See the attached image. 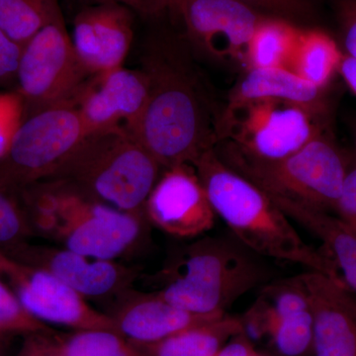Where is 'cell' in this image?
<instances>
[{"instance_id":"cell-8","label":"cell","mask_w":356,"mask_h":356,"mask_svg":"<svg viewBox=\"0 0 356 356\" xmlns=\"http://www.w3.org/2000/svg\"><path fill=\"white\" fill-rule=\"evenodd\" d=\"M86 137L72 102L27 117L0 159V187L17 194L28 185L50 179Z\"/></svg>"},{"instance_id":"cell-3","label":"cell","mask_w":356,"mask_h":356,"mask_svg":"<svg viewBox=\"0 0 356 356\" xmlns=\"http://www.w3.org/2000/svg\"><path fill=\"white\" fill-rule=\"evenodd\" d=\"M233 235L204 236L172 248L152 280L154 293L200 315H222L254 288L270 282L273 270Z\"/></svg>"},{"instance_id":"cell-29","label":"cell","mask_w":356,"mask_h":356,"mask_svg":"<svg viewBox=\"0 0 356 356\" xmlns=\"http://www.w3.org/2000/svg\"><path fill=\"white\" fill-rule=\"evenodd\" d=\"M266 17L284 20L300 28H309L316 18L313 0H240Z\"/></svg>"},{"instance_id":"cell-2","label":"cell","mask_w":356,"mask_h":356,"mask_svg":"<svg viewBox=\"0 0 356 356\" xmlns=\"http://www.w3.org/2000/svg\"><path fill=\"white\" fill-rule=\"evenodd\" d=\"M193 166L217 216L248 250L264 259L298 264L343 282L331 257L303 241L273 199L222 163L214 149Z\"/></svg>"},{"instance_id":"cell-15","label":"cell","mask_w":356,"mask_h":356,"mask_svg":"<svg viewBox=\"0 0 356 356\" xmlns=\"http://www.w3.org/2000/svg\"><path fill=\"white\" fill-rule=\"evenodd\" d=\"M134 39V11L122 4L81 6L74 19L72 44L89 76L123 67Z\"/></svg>"},{"instance_id":"cell-13","label":"cell","mask_w":356,"mask_h":356,"mask_svg":"<svg viewBox=\"0 0 356 356\" xmlns=\"http://www.w3.org/2000/svg\"><path fill=\"white\" fill-rule=\"evenodd\" d=\"M91 76L72 100L86 135L114 131L133 135L149 98L146 74L120 67Z\"/></svg>"},{"instance_id":"cell-41","label":"cell","mask_w":356,"mask_h":356,"mask_svg":"<svg viewBox=\"0 0 356 356\" xmlns=\"http://www.w3.org/2000/svg\"><path fill=\"white\" fill-rule=\"evenodd\" d=\"M355 158L356 159V126L355 128Z\"/></svg>"},{"instance_id":"cell-12","label":"cell","mask_w":356,"mask_h":356,"mask_svg":"<svg viewBox=\"0 0 356 356\" xmlns=\"http://www.w3.org/2000/svg\"><path fill=\"white\" fill-rule=\"evenodd\" d=\"M0 250L17 261L51 273L86 300L115 301L132 289L138 278V271L133 267L58 245L49 247L26 242Z\"/></svg>"},{"instance_id":"cell-24","label":"cell","mask_w":356,"mask_h":356,"mask_svg":"<svg viewBox=\"0 0 356 356\" xmlns=\"http://www.w3.org/2000/svg\"><path fill=\"white\" fill-rule=\"evenodd\" d=\"M47 339L58 356H140L137 346L111 330H72L48 332Z\"/></svg>"},{"instance_id":"cell-20","label":"cell","mask_w":356,"mask_h":356,"mask_svg":"<svg viewBox=\"0 0 356 356\" xmlns=\"http://www.w3.org/2000/svg\"><path fill=\"white\" fill-rule=\"evenodd\" d=\"M243 331L242 318L226 314L156 343H133L140 356H216L232 337Z\"/></svg>"},{"instance_id":"cell-10","label":"cell","mask_w":356,"mask_h":356,"mask_svg":"<svg viewBox=\"0 0 356 356\" xmlns=\"http://www.w3.org/2000/svg\"><path fill=\"white\" fill-rule=\"evenodd\" d=\"M0 280L20 305L43 324L72 330H111L113 320L96 310L81 294L43 269L13 259L0 250Z\"/></svg>"},{"instance_id":"cell-31","label":"cell","mask_w":356,"mask_h":356,"mask_svg":"<svg viewBox=\"0 0 356 356\" xmlns=\"http://www.w3.org/2000/svg\"><path fill=\"white\" fill-rule=\"evenodd\" d=\"M23 46L0 29V86H16Z\"/></svg>"},{"instance_id":"cell-30","label":"cell","mask_w":356,"mask_h":356,"mask_svg":"<svg viewBox=\"0 0 356 356\" xmlns=\"http://www.w3.org/2000/svg\"><path fill=\"white\" fill-rule=\"evenodd\" d=\"M24 119V104L17 91L13 89L0 92V159L8 152Z\"/></svg>"},{"instance_id":"cell-18","label":"cell","mask_w":356,"mask_h":356,"mask_svg":"<svg viewBox=\"0 0 356 356\" xmlns=\"http://www.w3.org/2000/svg\"><path fill=\"white\" fill-rule=\"evenodd\" d=\"M270 198L291 221L298 222L317 236L324 245L325 254L341 271L344 284L356 294L355 234L331 213L311 209L285 199Z\"/></svg>"},{"instance_id":"cell-35","label":"cell","mask_w":356,"mask_h":356,"mask_svg":"<svg viewBox=\"0 0 356 356\" xmlns=\"http://www.w3.org/2000/svg\"><path fill=\"white\" fill-rule=\"evenodd\" d=\"M216 356H268L259 353L254 348V343L250 341V337L245 331L240 332L236 336L225 344L224 348L219 351Z\"/></svg>"},{"instance_id":"cell-7","label":"cell","mask_w":356,"mask_h":356,"mask_svg":"<svg viewBox=\"0 0 356 356\" xmlns=\"http://www.w3.org/2000/svg\"><path fill=\"white\" fill-rule=\"evenodd\" d=\"M325 112L274 98L227 102L217 126L218 143L259 161L296 153L325 132Z\"/></svg>"},{"instance_id":"cell-21","label":"cell","mask_w":356,"mask_h":356,"mask_svg":"<svg viewBox=\"0 0 356 356\" xmlns=\"http://www.w3.org/2000/svg\"><path fill=\"white\" fill-rule=\"evenodd\" d=\"M311 309L310 297L301 274L270 281L261 288L259 297L242 318L245 332L267 336L281 318Z\"/></svg>"},{"instance_id":"cell-32","label":"cell","mask_w":356,"mask_h":356,"mask_svg":"<svg viewBox=\"0 0 356 356\" xmlns=\"http://www.w3.org/2000/svg\"><path fill=\"white\" fill-rule=\"evenodd\" d=\"M79 6L90 4L114 3L122 4L130 8L134 13L140 14L146 18H159L166 13H175L178 0H72Z\"/></svg>"},{"instance_id":"cell-23","label":"cell","mask_w":356,"mask_h":356,"mask_svg":"<svg viewBox=\"0 0 356 356\" xmlns=\"http://www.w3.org/2000/svg\"><path fill=\"white\" fill-rule=\"evenodd\" d=\"M302 29L284 20L264 17L248 43L245 70H288Z\"/></svg>"},{"instance_id":"cell-16","label":"cell","mask_w":356,"mask_h":356,"mask_svg":"<svg viewBox=\"0 0 356 356\" xmlns=\"http://www.w3.org/2000/svg\"><path fill=\"white\" fill-rule=\"evenodd\" d=\"M116 332L131 343H156L178 332L226 315H200L172 305L156 293L133 289L114 301L111 312Z\"/></svg>"},{"instance_id":"cell-1","label":"cell","mask_w":356,"mask_h":356,"mask_svg":"<svg viewBox=\"0 0 356 356\" xmlns=\"http://www.w3.org/2000/svg\"><path fill=\"white\" fill-rule=\"evenodd\" d=\"M185 47L177 37H158L147 49L142 70L149 98L133 135L163 170L194 165L218 142L222 108Z\"/></svg>"},{"instance_id":"cell-25","label":"cell","mask_w":356,"mask_h":356,"mask_svg":"<svg viewBox=\"0 0 356 356\" xmlns=\"http://www.w3.org/2000/svg\"><path fill=\"white\" fill-rule=\"evenodd\" d=\"M60 13V0H0V29L24 46Z\"/></svg>"},{"instance_id":"cell-36","label":"cell","mask_w":356,"mask_h":356,"mask_svg":"<svg viewBox=\"0 0 356 356\" xmlns=\"http://www.w3.org/2000/svg\"><path fill=\"white\" fill-rule=\"evenodd\" d=\"M47 334L48 332L24 337L18 356H58L51 348Z\"/></svg>"},{"instance_id":"cell-19","label":"cell","mask_w":356,"mask_h":356,"mask_svg":"<svg viewBox=\"0 0 356 356\" xmlns=\"http://www.w3.org/2000/svg\"><path fill=\"white\" fill-rule=\"evenodd\" d=\"M274 98L325 112V89L287 69H250L229 91L228 102Z\"/></svg>"},{"instance_id":"cell-39","label":"cell","mask_w":356,"mask_h":356,"mask_svg":"<svg viewBox=\"0 0 356 356\" xmlns=\"http://www.w3.org/2000/svg\"><path fill=\"white\" fill-rule=\"evenodd\" d=\"M4 346H3V344H0V356H6V355H4V353H3Z\"/></svg>"},{"instance_id":"cell-17","label":"cell","mask_w":356,"mask_h":356,"mask_svg":"<svg viewBox=\"0 0 356 356\" xmlns=\"http://www.w3.org/2000/svg\"><path fill=\"white\" fill-rule=\"evenodd\" d=\"M313 314L315 356H356V322L341 303L337 282L314 271L302 273Z\"/></svg>"},{"instance_id":"cell-28","label":"cell","mask_w":356,"mask_h":356,"mask_svg":"<svg viewBox=\"0 0 356 356\" xmlns=\"http://www.w3.org/2000/svg\"><path fill=\"white\" fill-rule=\"evenodd\" d=\"M34 236L17 194L0 187V248L16 247Z\"/></svg>"},{"instance_id":"cell-5","label":"cell","mask_w":356,"mask_h":356,"mask_svg":"<svg viewBox=\"0 0 356 356\" xmlns=\"http://www.w3.org/2000/svg\"><path fill=\"white\" fill-rule=\"evenodd\" d=\"M163 172L135 136L114 131L88 136L50 179L63 180L112 207L146 217L145 204Z\"/></svg>"},{"instance_id":"cell-34","label":"cell","mask_w":356,"mask_h":356,"mask_svg":"<svg viewBox=\"0 0 356 356\" xmlns=\"http://www.w3.org/2000/svg\"><path fill=\"white\" fill-rule=\"evenodd\" d=\"M337 17L346 55L356 58V1L339 0Z\"/></svg>"},{"instance_id":"cell-9","label":"cell","mask_w":356,"mask_h":356,"mask_svg":"<svg viewBox=\"0 0 356 356\" xmlns=\"http://www.w3.org/2000/svg\"><path fill=\"white\" fill-rule=\"evenodd\" d=\"M88 76L58 13L23 46L14 89L22 98L25 118L72 102Z\"/></svg>"},{"instance_id":"cell-11","label":"cell","mask_w":356,"mask_h":356,"mask_svg":"<svg viewBox=\"0 0 356 356\" xmlns=\"http://www.w3.org/2000/svg\"><path fill=\"white\" fill-rule=\"evenodd\" d=\"M187 42L217 62L247 67L248 43L266 16L240 0H178Z\"/></svg>"},{"instance_id":"cell-14","label":"cell","mask_w":356,"mask_h":356,"mask_svg":"<svg viewBox=\"0 0 356 356\" xmlns=\"http://www.w3.org/2000/svg\"><path fill=\"white\" fill-rule=\"evenodd\" d=\"M144 211L149 225L180 240L204 235L217 217L195 168L188 163L163 170Z\"/></svg>"},{"instance_id":"cell-27","label":"cell","mask_w":356,"mask_h":356,"mask_svg":"<svg viewBox=\"0 0 356 356\" xmlns=\"http://www.w3.org/2000/svg\"><path fill=\"white\" fill-rule=\"evenodd\" d=\"M51 331L49 325L31 317L0 280V337L9 339L15 336L27 337Z\"/></svg>"},{"instance_id":"cell-38","label":"cell","mask_w":356,"mask_h":356,"mask_svg":"<svg viewBox=\"0 0 356 356\" xmlns=\"http://www.w3.org/2000/svg\"><path fill=\"white\" fill-rule=\"evenodd\" d=\"M337 293L341 303L350 311L356 322V294L350 291L344 283H337Z\"/></svg>"},{"instance_id":"cell-6","label":"cell","mask_w":356,"mask_h":356,"mask_svg":"<svg viewBox=\"0 0 356 356\" xmlns=\"http://www.w3.org/2000/svg\"><path fill=\"white\" fill-rule=\"evenodd\" d=\"M214 149L222 163L270 197L327 213L336 212L351 161L325 132L278 161L250 158L222 142Z\"/></svg>"},{"instance_id":"cell-40","label":"cell","mask_w":356,"mask_h":356,"mask_svg":"<svg viewBox=\"0 0 356 356\" xmlns=\"http://www.w3.org/2000/svg\"><path fill=\"white\" fill-rule=\"evenodd\" d=\"M7 341H8V339H3V337H0V344H3V346H6Z\"/></svg>"},{"instance_id":"cell-4","label":"cell","mask_w":356,"mask_h":356,"mask_svg":"<svg viewBox=\"0 0 356 356\" xmlns=\"http://www.w3.org/2000/svg\"><path fill=\"white\" fill-rule=\"evenodd\" d=\"M33 235L89 257L117 261L146 238V217L124 212L67 182L47 179L17 193Z\"/></svg>"},{"instance_id":"cell-33","label":"cell","mask_w":356,"mask_h":356,"mask_svg":"<svg viewBox=\"0 0 356 356\" xmlns=\"http://www.w3.org/2000/svg\"><path fill=\"white\" fill-rule=\"evenodd\" d=\"M337 216L356 235V159H351L341 197L337 206Z\"/></svg>"},{"instance_id":"cell-42","label":"cell","mask_w":356,"mask_h":356,"mask_svg":"<svg viewBox=\"0 0 356 356\" xmlns=\"http://www.w3.org/2000/svg\"><path fill=\"white\" fill-rule=\"evenodd\" d=\"M355 1H356V0H355Z\"/></svg>"},{"instance_id":"cell-22","label":"cell","mask_w":356,"mask_h":356,"mask_svg":"<svg viewBox=\"0 0 356 356\" xmlns=\"http://www.w3.org/2000/svg\"><path fill=\"white\" fill-rule=\"evenodd\" d=\"M343 55L327 33L317 28H303L288 70L313 86L325 89L339 72Z\"/></svg>"},{"instance_id":"cell-26","label":"cell","mask_w":356,"mask_h":356,"mask_svg":"<svg viewBox=\"0 0 356 356\" xmlns=\"http://www.w3.org/2000/svg\"><path fill=\"white\" fill-rule=\"evenodd\" d=\"M274 348L281 356H306L313 348V314L311 309L277 321L270 327Z\"/></svg>"},{"instance_id":"cell-37","label":"cell","mask_w":356,"mask_h":356,"mask_svg":"<svg viewBox=\"0 0 356 356\" xmlns=\"http://www.w3.org/2000/svg\"><path fill=\"white\" fill-rule=\"evenodd\" d=\"M339 72L350 90L356 95V58L343 54Z\"/></svg>"}]
</instances>
